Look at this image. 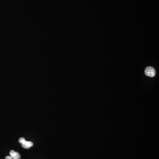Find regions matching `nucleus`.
Instances as JSON below:
<instances>
[{
    "instance_id": "obj_4",
    "label": "nucleus",
    "mask_w": 159,
    "mask_h": 159,
    "mask_svg": "<svg viewBox=\"0 0 159 159\" xmlns=\"http://www.w3.org/2000/svg\"><path fill=\"white\" fill-rule=\"evenodd\" d=\"M25 141H26V140L24 137H20L19 140V143L22 144H23Z\"/></svg>"
},
{
    "instance_id": "obj_5",
    "label": "nucleus",
    "mask_w": 159,
    "mask_h": 159,
    "mask_svg": "<svg viewBox=\"0 0 159 159\" xmlns=\"http://www.w3.org/2000/svg\"><path fill=\"white\" fill-rule=\"evenodd\" d=\"M5 159H13L11 156H7Z\"/></svg>"
},
{
    "instance_id": "obj_3",
    "label": "nucleus",
    "mask_w": 159,
    "mask_h": 159,
    "mask_svg": "<svg viewBox=\"0 0 159 159\" xmlns=\"http://www.w3.org/2000/svg\"><path fill=\"white\" fill-rule=\"evenodd\" d=\"M13 159H20V155L19 153L17 152H15L13 155L10 156Z\"/></svg>"
},
{
    "instance_id": "obj_2",
    "label": "nucleus",
    "mask_w": 159,
    "mask_h": 159,
    "mask_svg": "<svg viewBox=\"0 0 159 159\" xmlns=\"http://www.w3.org/2000/svg\"><path fill=\"white\" fill-rule=\"evenodd\" d=\"M33 146V143L31 141H26L23 144H22V146L24 148H26V149H28Z\"/></svg>"
},
{
    "instance_id": "obj_1",
    "label": "nucleus",
    "mask_w": 159,
    "mask_h": 159,
    "mask_svg": "<svg viewBox=\"0 0 159 159\" xmlns=\"http://www.w3.org/2000/svg\"><path fill=\"white\" fill-rule=\"evenodd\" d=\"M145 73L147 76L150 78H153L156 75V71L152 67H147L145 69Z\"/></svg>"
}]
</instances>
